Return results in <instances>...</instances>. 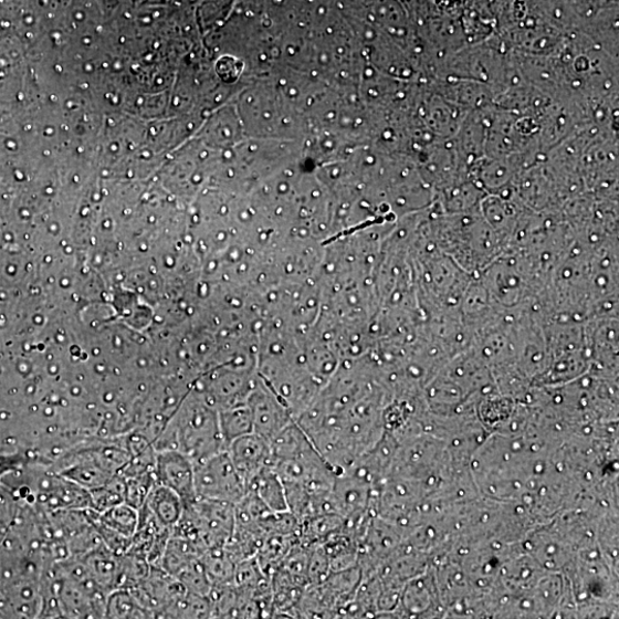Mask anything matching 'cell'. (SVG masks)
<instances>
[{"instance_id": "obj_1", "label": "cell", "mask_w": 619, "mask_h": 619, "mask_svg": "<svg viewBox=\"0 0 619 619\" xmlns=\"http://www.w3.org/2000/svg\"><path fill=\"white\" fill-rule=\"evenodd\" d=\"M151 445L155 451H177L195 463L227 450L219 411L202 394H190Z\"/></svg>"}, {"instance_id": "obj_5", "label": "cell", "mask_w": 619, "mask_h": 619, "mask_svg": "<svg viewBox=\"0 0 619 619\" xmlns=\"http://www.w3.org/2000/svg\"><path fill=\"white\" fill-rule=\"evenodd\" d=\"M227 450L246 490L264 469L272 466L270 442L255 432L234 440Z\"/></svg>"}, {"instance_id": "obj_7", "label": "cell", "mask_w": 619, "mask_h": 619, "mask_svg": "<svg viewBox=\"0 0 619 619\" xmlns=\"http://www.w3.org/2000/svg\"><path fill=\"white\" fill-rule=\"evenodd\" d=\"M248 492L254 493L271 512H290L285 485L272 466L264 469L248 485Z\"/></svg>"}, {"instance_id": "obj_2", "label": "cell", "mask_w": 619, "mask_h": 619, "mask_svg": "<svg viewBox=\"0 0 619 619\" xmlns=\"http://www.w3.org/2000/svg\"><path fill=\"white\" fill-rule=\"evenodd\" d=\"M197 501L237 506L248 492L246 485L223 450L195 463Z\"/></svg>"}, {"instance_id": "obj_6", "label": "cell", "mask_w": 619, "mask_h": 619, "mask_svg": "<svg viewBox=\"0 0 619 619\" xmlns=\"http://www.w3.org/2000/svg\"><path fill=\"white\" fill-rule=\"evenodd\" d=\"M143 506L155 520L171 532L180 521L185 510V505L178 495L158 483L151 487Z\"/></svg>"}, {"instance_id": "obj_8", "label": "cell", "mask_w": 619, "mask_h": 619, "mask_svg": "<svg viewBox=\"0 0 619 619\" xmlns=\"http://www.w3.org/2000/svg\"><path fill=\"white\" fill-rule=\"evenodd\" d=\"M220 427L227 449L234 440L254 432L253 416L250 406L242 405L219 411Z\"/></svg>"}, {"instance_id": "obj_4", "label": "cell", "mask_w": 619, "mask_h": 619, "mask_svg": "<svg viewBox=\"0 0 619 619\" xmlns=\"http://www.w3.org/2000/svg\"><path fill=\"white\" fill-rule=\"evenodd\" d=\"M155 480L174 491L185 507L197 502L195 462L170 450L155 451Z\"/></svg>"}, {"instance_id": "obj_3", "label": "cell", "mask_w": 619, "mask_h": 619, "mask_svg": "<svg viewBox=\"0 0 619 619\" xmlns=\"http://www.w3.org/2000/svg\"><path fill=\"white\" fill-rule=\"evenodd\" d=\"M246 405L252 411L254 432L269 442L294 421L290 410L260 377L248 396Z\"/></svg>"}]
</instances>
